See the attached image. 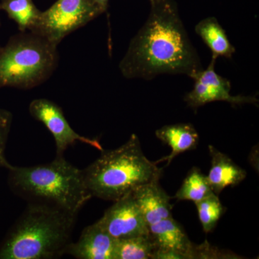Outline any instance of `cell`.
I'll return each instance as SVG.
<instances>
[{"label":"cell","mask_w":259,"mask_h":259,"mask_svg":"<svg viewBox=\"0 0 259 259\" xmlns=\"http://www.w3.org/2000/svg\"><path fill=\"white\" fill-rule=\"evenodd\" d=\"M8 170L10 190L28 203L45 204L78 215L93 197L85 186L82 170L64 156L36 166L12 165Z\"/></svg>","instance_id":"obj_3"},{"label":"cell","mask_w":259,"mask_h":259,"mask_svg":"<svg viewBox=\"0 0 259 259\" xmlns=\"http://www.w3.org/2000/svg\"><path fill=\"white\" fill-rule=\"evenodd\" d=\"M97 222L116 240L149 234V226L131 193L114 202Z\"/></svg>","instance_id":"obj_9"},{"label":"cell","mask_w":259,"mask_h":259,"mask_svg":"<svg viewBox=\"0 0 259 259\" xmlns=\"http://www.w3.org/2000/svg\"><path fill=\"white\" fill-rule=\"evenodd\" d=\"M104 13L94 0H57L41 12L30 32L58 47L64 37Z\"/></svg>","instance_id":"obj_6"},{"label":"cell","mask_w":259,"mask_h":259,"mask_svg":"<svg viewBox=\"0 0 259 259\" xmlns=\"http://www.w3.org/2000/svg\"><path fill=\"white\" fill-rule=\"evenodd\" d=\"M94 2L96 3L97 6L102 10L103 13L107 11V8H108L109 0H94Z\"/></svg>","instance_id":"obj_21"},{"label":"cell","mask_w":259,"mask_h":259,"mask_svg":"<svg viewBox=\"0 0 259 259\" xmlns=\"http://www.w3.org/2000/svg\"><path fill=\"white\" fill-rule=\"evenodd\" d=\"M214 193L209 185L207 176L197 167H193L187 174L183 183L175 194L178 200L199 202Z\"/></svg>","instance_id":"obj_18"},{"label":"cell","mask_w":259,"mask_h":259,"mask_svg":"<svg viewBox=\"0 0 259 259\" xmlns=\"http://www.w3.org/2000/svg\"><path fill=\"white\" fill-rule=\"evenodd\" d=\"M0 9L17 24L20 32L30 31L41 13L32 0H2Z\"/></svg>","instance_id":"obj_16"},{"label":"cell","mask_w":259,"mask_h":259,"mask_svg":"<svg viewBox=\"0 0 259 259\" xmlns=\"http://www.w3.org/2000/svg\"><path fill=\"white\" fill-rule=\"evenodd\" d=\"M29 112L35 120L42 122L54 138L56 156H64L69 146L76 142L89 145L99 151H104L97 139L84 137L75 132L65 117L61 107L48 99H35L29 105Z\"/></svg>","instance_id":"obj_7"},{"label":"cell","mask_w":259,"mask_h":259,"mask_svg":"<svg viewBox=\"0 0 259 259\" xmlns=\"http://www.w3.org/2000/svg\"><path fill=\"white\" fill-rule=\"evenodd\" d=\"M149 235L156 248L154 259L196 258V245L173 218L150 226Z\"/></svg>","instance_id":"obj_10"},{"label":"cell","mask_w":259,"mask_h":259,"mask_svg":"<svg viewBox=\"0 0 259 259\" xmlns=\"http://www.w3.org/2000/svg\"><path fill=\"white\" fill-rule=\"evenodd\" d=\"M77 214L28 203L0 244V259H50L66 253Z\"/></svg>","instance_id":"obj_2"},{"label":"cell","mask_w":259,"mask_h":259,"mask_svg":"<svg viewBox=\"0 0 259 259\" xmlns=\"http://www.w3.org/2000/svg\"><path fill=\"white\" fill-rule=\"evenodd\" d=\"M82 172L85 186L93 197L115 202L138 187L160 180L162 168L145 156L139 137L132 134L120 147L102 151Z\"/></svg>","instance_id":"obj_4"},{"label":"cell","mask_w":259,"mask_h":259,"mask_svg":"<svg viewBox=\"0 0 259 259\" xmlns=\"http://www.w3.org/2000/svg\"><path fill=\"white\" fill-rule=\"evenodd\" d=\"M215 59H212L207 69H202L192 78L193 89L185 95V101L191 108L197 110L209 102H229L233 106L243 104H255L256 97L233 96L231 95V81L218 74L214 69Z\"/></svg>","instance_id":"obj_8"},{"label":"cell","mask_w":259,"mask_h":259,"mask_svg":"<svg viewBox=\"0 0 259 259\" xmlns=\"http://www.w3.org/2000/svg\"><path fill=\"white\" fill-rule=\"evenodd\" d=\"M0 11H1V9H0ZM0 27H1V20H0Z\"/></svg>","instance_id":"obj_22"},{"label":"cell","mask_w":259,"mask_h":259,"mask_svg":"<svg viewBox=\"0 0 259 259\" xmlns=\"http://www.w3.org/2000/svg\"><path fill=\"white\" fill-rule=\"evenodd\" d=\"M116 242L97 221L83 229L77 241L70 243L66 253L78 259H115Z\"/></svg>","instance_id":"obj_11"},{"label":"cell","mask_w":259,"mask_h":259,"mask_svg":"<svg viewBox=\"0 0 259 259\" xmlns=\"http://www.w3.org/2000/svg\"><path fill=\"white\" fill-rule=\"evenodd\" d=\"M13 120V116L11 112L5 109L0 108V168H5L6 169H8L12 166L5 156V149Z\"/></svg>","instance_id":"obj_20"},{"label":"cell","mask_w":259,"mask_h":259,"mask_svg":"<svg viewBox=\"0 0 259 259\" xmlns=\"http://www.w3.org/2000/svg\"><path fill=\"white\" fill-rule=\"evenodd\" d=\"M156 251L149 234L130 237L117 240L115 259H154Z\"/></svg>","instance_id":"obj_17"},{"label":"cell","mask_w":259,"mask_h":259,"mask_svg":"<svg viewBox=\"0 0 259 259\" xmlns=\"http://www.w3.org/2000/svg\"><path fill=\"white\" fill-rule=\"evenodd\" d=\"M146 23L130 42L119 64L126 79H153L158 75L193 78L203 69L175 0H150Z\"/></svg>","instance_id":"obj_1"},{"label":"cell","mask_w":259,"mask_h":259,"mask_svg":"<svg viewBox=\"0 0 259 259\" xmlns=\"http://www.w3.org/2000/svg\"><path fill=\"white\" fill-rule=\"evenodd\" d=\"M211 168L207 180L212 192L219 195L226 187L239 185L246 177L247 173L237 165L229 156L209 146Z\"/></svg>","instance_id":"obj_13"},{"label":"cell","mask_w":259,"mask_h":259,"mask_svg":"<svg viewBox=\"0 0 259 259\" xmlns=\"http://www.w3.org/2000/svg\"><path fill=\"white\" fill-rule=\"evenodd\" d=\"M156 136L162 142L171 148V154L161 158L155 163L167 161L166 166L180 153L191 151L197 147L199 134L190 123H178L163 126L156 131Z\"/></svg>","instance_id":"obj_14"},{"label":"cell","mask_w":259,"mask_h":259,"mask_svg":"<svg viewBox=\"0 0 259 259\" xmlns=\"http://www.w3.org/2000/svg\"><path fill=\"white\" fill-rule=\"evenodd\" d=\"M57 47L34 32L13 35L0 47V89L31 90L46 82L59 65Z\"/></svg>","instance_id":"obj_5"},{"label":"cell","mask_w":259,"mask_h":259,"mask_svg":"<svg viewBox=\"0 0 259 259\" xmlns=\"http://www.w3.org/2000/svg\"><path fill=\"white\" fill-rule=\"evenodd\" d=\"M195 32L211 51L212 59H231L236 53V49L228 39L226 30L215 18L209 17L201 20L195 26Z\"/></svg>","instance_id":"obj_15"},{"label":"cell","mask_w":259,"mask_h":259,"mask_svg":"<svg viewBox=\"0 0 259 259\" xmlns=\"http://www.w3.org/2000/svg\"><path fill=\"white\" fill-rule=\"evenodd\" d=\"M159 180L145 184L131 192L148 226L172 217L170 197L161 188Z\"/></svg>","instance_id":"obj_12"},{"label":"cell","mask_w":259,"mask_h":259,"mask_svg":"<svg viewBox=\"0 0 259 259\" xmlns=\"http://www.w3.org/2000/svg\"><path fill=\"white\" fill-rule=\"evenodd\" d=\"M199 221L205 233H211L224 213L225 207L214 193L196 202Z\"/></svg>","instance_id":"obj_19"}]
</instances>
